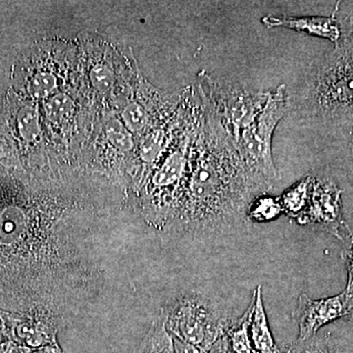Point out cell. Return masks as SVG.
<instances>
[{
  "instance_id": "1",
  "label": "cell",
  "mask_w": 353,
  "mask_h": 353,
  "mask_svg": "<svg viewBox=\"0 0 353 353\" xmlns=\"http://www.w3.org/2000/svg\"><path fill=\"white\" fill-rule=\"evenodd\" d=\"M34 183L0 165V303L30 309L55 307L64 281H81L76 264L92 268L83 241L62 234L39 210Z\"/></svg>"
},
{
  "instance_id": "2",
  "label": "cell",
  "mask_w": 353,
  "mask_h": 353,
  "mask_svg": "<svg viewBox=\"0 0 353 353\" xmlns=\"http://www.w3.org/2000/svg\"><path fill=\"white\" fill-rule=\"evenodd\" d=\"M272 189L246 166L233 141L205 109L171 230L208 236L234 234L248 227L252 202Z\"/></svg>"
},
{
  "instance_id": "3",
  "label": "cell",
  "mask_w": 353,
  "mask_h": 353,
  "mask_svg": "<svg viewBox=\"0 0 353 353\" xmlns=\"http://www.w3.org/2000/svg\"><path fill=\"white\" fill-rule=\"evenodd\" d=\"M296 101L306 119L353 129V14H345L343 38L334 50L311 65Z\"/></svg>"
},
{
  "instance_id": "4",
  "label": "cell",
  "mask_w": 353,
  "mask_h": 353,
  "mask_svg": "<svg viewBox=\"0 0 353 353\" xmlns=\"http://www.w3.org/2000/svg\"><path fill=\"white\" fill-rule=\"evenodd\" d=\"M202 102L234 145L254 122L268 101L270 90H252L230 81L202 76Z\"/></svg>"
},
{
  "instance_id": "5",
  "label": "cell",
  "mask_w": 353,
  "mask_h": 353,
  "mask_svg": "<svg viewBox=\"0 0 353 353\" xmlns=\"http://www.w3.org/2000/svg\"><path fill=\"white\" fill-rule=\"evenodd\" d=\"M161 317L173 338L205 352L224 334L231 319L210 299L199 294L179 297Z\"/></svg>"
},
{
  "instance_id": "6",
  "label": "cell",
  "mask_w": 353,
  "mask_h": 353,
  "mask_svg": "<svg viewBox=\"0 0 353 353\" xmlns=\"http://www.w3.org/2000/svg\"><path fill=\"white\" fill-rule=\"evenodd\" d=\"M289 103L285 85L270 90L261 112L234 143L246 166L272 187L279 180L272 154V141L276 128L289 110Z\"/></svg>"
},
{
  "instance_id": "7",
  "label": "cell",
  "mask_w": 353,
  "mask_h": 353,
  "mask_svg": "<svg viewBox=\"0 0 353 353\" xmlns=\"http://www.w3.org/2000/svg\"><path fill=\"white\" fill-rule=\"evenodd\" d=\"M296 223L321 230L343 241L352 234L343 218L341 190L334 180L315 178L308 209Z\"/></svg>"
},
{
  "instance_id": "8",
  "label": "cell",
  "mask_w": 353,
  "mask_h": 353,
  "mask_svg": "<svg viewBox=\"0 0 353 353\" xmlns=\"http://www.w3.org/2000/svg\"><path fill=\"white\" fill-rule=\"evenodd\" d=\"M348 301L345 292L338 296L311 299L306 294H301L292 318L299 326V341L312 339L318 332L330 323L347 315Z\"/></svg>"
},
{
  "instance_id": "9",
  "label": "cell",
  "mask_w": 353,
  "mask_h": 353,
  "mask_svg": "<svg viewBox=\"0 0 353 353\" xmlns=\"http://www.w3.org/2000/svg\"><path fill=\"white\" fill-rule=\"evenodd\" d=\"M261 23L267 28H285L306 36L328 39L336 44L343 38L345 30V13L341 10V2L336 3L330 16L266 15Z\"/></svg>"
},
{
  "instance_id": "10",
  "label": "cell",
  "mask_w": 353,
  "mask_h": 353,
  "mask_svg": "<svg viewBox=\"0 0 353 353\" xmlns=\"http://www.w3.org/2000/svg\"><path fill=\"white\" fill-rule=\"evenodd\" d=\"M253 311L250 334L252 347L256 353H285L276 345L265 311L261 285L255 289L252 296Z\"/></svg>"
},
{
  "instance_id": "11",
  "label": "cell",
  "mask_w": 353,
  "mask_h": 353,
  "mask_svg": "<svg viewBox=\"0 0 353 353\" xmlns=\"http://www.w3.org/2000/svg\"><path fill=\"white\" fill-rule=\"evenodd\" d=\"M315 178L316 176L310 175L304 176L279 197L283 212L290 219L297 222L305 214L312 196Z\"/></svg>"
},
{
  "instance_id": "12",
  "label": "cell",
  "mask_w": 353,
  "mask_h": 353,
  "mask_svg": "<svg viewBox=\"0 0 353 353\" xmlns=\"http://www.w3.org/2000/svg\"><path fill=\"white\" fill-rule=\"evenodd\" d=\"M252 311L253 301L252 299L245 312L236 319L231 318L225 329V336H227L230 347L234 353H256L252 347L250 334Z\"/></svg>"
},
{
  "instance_id": "13",
  "label": "cell",
  "mask_w": 353,
  "mask_h": 353,
  "mask_svg": "<svg viewBox=\"0 0 353 353\" xmlns=\"http://www.w3.org/2000/svg\"><path fill=\"white\" fill-rule=\"evenodd\" d=\"M141 353H175L174 338L167 331L163 318L153 324Z\"/></svg>"
},
{
  "instance_id": "14",
  "label": "cell",
  "mask_w": 353,
  "mask_h": 353,
  "mask_svg": "<svg viewBox=\"0 0 353 353\" xmlns=\"http://www.w3.org/2000/svg\"><path fill=\"white\" fill-rule=\"evenodd\" d=\"M283 208L279 197L268 196L267 194L256 197L248 208V222H269L282 214Z\"/></svg>"
},
{
  "instance_id": "15",
  "label": "cell",
  "mask_w": 353,
  "mask_h": 353,
  "mask_svg": "<svg viewBox=\"0 0 353 353\" xmlns=\"http://www.w3.org/2000/svg\"><path fill=\"white\" fill-rule=\"evenodd\" d=\"M57 85V77L48 72L38 71L26 77L23 92L32 99H46L52 94Z\"/></svg>"
},
{
  "instance_id": "16",
  "label": "cell",
  "mask_w": 353,
  "mask_h": 353,
  "mask_svg": "<svg viewBox=\"0 0 353 353\" xmlns=\"http://www.w3.org/2000/svg\"><path fill=\"white\" fill-rule=\"evenodd\" d=\"M285 353H330L326 334H317L307 341L296 340L287 345Z\"/></svg>"
},
{
  "instance_id": "17",
  "label": "cell",
  "mask_w": 353,
  "mask_h": 353,
  "mask_svg": "<svg viewBox=\"0 0 353 353\" xmlns=\"http://www.w3.org/2000/svg\"><path fill=\"white\" fill-rule=\"evenodd\" d=\"M73 102L65 94H57L50 97L44 104V111L48 119L51 121L63 120L71 113Z\"/></svg>"
},
{
  "instance_id": "18",
  "label": "cell",
  "mask_w": 353,
  "mask_h": 353,
  "mask_svg": "<svg viewBox=\"0 0 353 353\" xmlns=\"http://www.w3.org/2000/svg\"><path fill=\"white\" fill-rule=\"evenodd\" d=\"M106 132H108L109 141L118 150H123V152L131 150L132 146L131 134L119 121H113V122L109 123Z\"/></svg>"
},
{
  "instance_id": "19",
  "label": "cell",
  "mask_w": 353,
  "mask_h": 353,
  "mask_svg": "<svg viewBox=\"0 0 353 353\" xmlns=\"http://www.w3.org/2000/svg\"><path fill=\"white\" fill-rule=\"evenodd\" d=\"M126 126L132 131H141L148 125V114L146 113L143 106L138 103L131 104L125 109L123 113Z\"/></svg>"
},
{
  "instance_id": "20",
  "label": "cell",
  "mask_w": 353,
  "mask_h": 353,
  "mask_svg": "<svg viewBox=\"0 0 353 353\" xmlns=\"http://www.w3.org/2000/svg\"><path fill=\"white\" fill-rule=\"evenodd\" d=\"M341 260L347 271V288L343 292L347 299H353V234L343 241V248L341 253Z\"/></svg>"
},
{
  "instance_id": "21",
  "label": "cell",
  "mask_w": 353,
  "mask_h": 353,
  "mask_svg": "<svg viewBox=\"0 0 353 353\" xmlns=\"http://www.w3.org/2000/svg\"><path fill=\"white\" fill-rule=\"evenodd\" d=\"M90 77L94 87L101 92H106L112 85L113 73L108 66L97 65L92 70Z\"/></svg>"
},
{
  "instance_id": "22",
  "label": "cell",
  "mask_w": 353,
  "mask_h": 353,
  "mask_svg": "<svg viewBox=\"0 0 353 353\" xmlns=\"http://www.w3.org/2000/svg\"><path fill=\"white\" fill-rule=\"evenodd\" d=\"M330 353H353V343H347L343 339L326 334Z\"/></svg>"
},
{
  "instance_id": "23",
  "label": "cell",
  "mask_w": 353,
  "mask_h": 353,
  "mask_svg": "<svg viewBox=\"0 0 353 353\" xmlns=\"http://www.w3.org/2000/svg\"><path fill=\"white\" fill-rule=\"evenodd\" d=\"M174 345H175V353H208L199 350V348L192 347V345H187V343L176 340L175 338H174Z\"/></svg>"
},
{
  "instance_id": "24",
  "label": "cell",
  "mask_w": 353,
  "mask_h": 353,
  "mask_svg": "<svg viewBox=\"0 0 353 353\" xmlns=\"http://www.w3.org/2000/svg\"><path fill=\"white\" fill-rule=\"evenodd\" d=\"M345 318L350 320V321L353 322V299H350V301H348L347 315Z\"/></svg>"
},
{
  "instance_id": "25",
  "label": "cell",
  "mask_w": 353,
  "mask_h": 353,
  "mask_svg": "<svg viewBox=\"0 0 353 353\" xmlns=\"http://www.w3.org/2000/svg\"><path fill=\"white\" fill-rule=\"evenodd\" d=\"M350 150H352V154L353 157V129L352 131V136H350Z\"/></svg>"
}]
</instances>
